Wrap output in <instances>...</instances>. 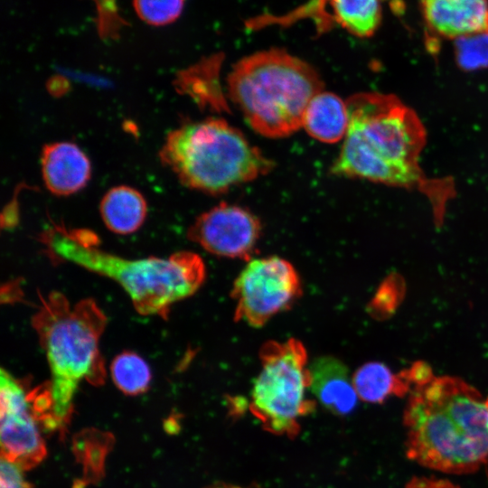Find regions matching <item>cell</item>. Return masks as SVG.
I'll list each match as a JSON object with an SVG mask.
<instances>
[{
	"mask_svg": "<svg viewBox=\"0 0 488 488\" xmlns=\"http://www.w3.org/2000/svg\"><path fill=\"white\" fill-rule=\"evenodd\" d=\"M346 103L349 125L333 174L424 192L439 185L419 168L426 131L412 109L397 98L372 92L356 94Z\"/></svg>",
	"mask_w": 488,
	"mask_h": 488,
	"instance_id": "obj_1",
	"label": "cell"
},
{
	"mask_svg": "<svg viewBox=\"0 0 488 488\" xmlns=\"http://www.w3.org/2000/svg\"><path fill=\"white\" fill-rule=\"evenodd\" d=\"M407 455L450 474H467L488 463V405L465 381L435 378L411 392L405 409Z\"/></svg>",
	"mask_w": 488,
	"mask_h": 488,
	"instance_id": "obj_2",
	"label": "cell"
},
{
	"mask_svg": "<svg viewBox=\"0 0 488 488\" xmlns=\"http://www.w3.org/2000/svg\"><path fill=\"white\" fill-rule=\"evenodd\" d=\"M42 238L55 258L117 282L142 315L166 319L170 307L192 296L206 276L203 260L190 251L166 258L127 259L99 249L97 237L89 230L53 227Z\"/></svg>",
	"mask_w": 488,
	"mask_h": 488,
	"instance_id": "obj_3",
	"label": "cell"
},
{
	"mask_svg": "<svg viewBox=\"0 0 488 488\" xmlns=\"http://www.w3.org/2000/svg\"><path fill=\"white\" fill-rule=\"evenodd\" d=\"M108 319L95 300L70 305L61 292L41 297L32 318L51 371L49 389L52 416L58 427L70 419L79 384L100 385L105 366L99 343Z\"/></svg>",
	"mask_w": 488,
	"mask_h": 488,
	"instance_id": "obj_4",
	"label": "cell"
},
{
	"mask_svg": "<svg viewBox=\"0 0 488 488\" xmlns=\"http://www.w3.org/2000/svg\"><path fill=\"white\" fill-rule=\"evenodd\" d=\"M230 99L257 133L288 136L302 127L311 99L323 90L318 72L282 49L239 60L227 80Z\"/></svg>",
	"mask_w": 488,
	"mask_h": 488,
	"instance_id": "obj_5",
	"label": "cell"
},
{
	"mask_svg": "<svg viewBox=\"0 0 488 488\" xmlns=\"http://www.w3.org/2000/svg\"><path fill=\"white\" fill-rule=\"evenodd\" d=\"M159 157L183 185L210 194L223 193L273 168V162L242 132L221 118L188 122L174 129Z\"/></svg>",
	"mask_w": 488,
	"mask_h": 488,
	"instance_id": "obj_6",
	"label": "cell"
},
{
	"mask_svg": "<svg viewBox=\"0 0 488 488\" xmlns=\"http://www.w3.org/2000/svg\"><path fill=\"white\" fill-rule=\"evenodd\" d=\"M259 359L249 409L265 430L293 438L300 431L299 418L315 407L305 398L311 385L306 350L295 338L268 341L261 346Z\"/></svg>",
	"mask_w": 488,
	"mask_h": 488,
	"instance_id": "obj_7",
	"label": "cell"
},
{
	"mask_svg": "<svg viewBox=\"0 0 488 488\" xmlns=\"http://www.w3.org/2000/svg\"><path fill=\"white\" fill-rule=\"evenodd\" d=\"M301 295L300 277L287 260L275 256L251 259L231 289L234 319L261 327L290 308Z\"/></svg>",
	"mask_w": 488,
	"mask_h": 488,
	"instance_id": "obj_8",
	"label": "cell"
},
{
	"mask_svg": "<svg viewBox=\"0 0 488 488\" xmlns=\"http://www.w3.org/2000/svg\"><path fill=\"white\" fill-rule=\"evenodd\" d=\"M2 458L29 469L46 455L37 420L23 385L7 371L0 373Z\"/></svg>",
	"mask_w": 488,
	"mask_h": 488,
	"instance_id": "obj_9",
	"label": "cell"
},
{
	"mask_svg": "<svg viewBox=\"0 0 488 488\" xmlns=\"http://www.w3.org/2000/svg\"><path fill=\"white\" fill-rule=\"evenodd\" d=\"M261 229L259 220L249 210L221 202L199 215L187 237L215 256L249 261Z\"/></svg>",
	"mask_w": 488,
	"mask_h": 488,
	"instance_id": "obj_10",
	"label": "cell"
},
{
	"mask_svg": "<svg viewBox=\"0 0 488 488\" xmlns=\"http://www.w3.org/2000/svg\"><path fill=\"white\" fill-rule=\"evenodd\" d=\"M382 0H311L285 17H311L323 33L336 23L350 33L367 38L379 28L382 19Z\"/></svg>",
	"mask_w": 488,
	"mask_h": 488,
	"instance_id": "obj_11",
	"label": "cell"
},
{
	"mask_svg": "<svg viewBox=\"0 0 488 488\" xmlns=\"http://www.w3.org/2000/svg\"><path fill=\"white\" fill-rule=\"evenodd\" d=\"M42 179L53 194L67 196L86 186L91 176L90 161L70 142H55L43 146L41 155Z\"/></svg>",
	"mask_w": 488,
	"mask_h": 488,
	"instance_id": "obj_12",
	"label": "cell"
},
{
	"mask_svg": "<svg viewBox=\"0 0 488 488\" xmlns=\"http://www.w3.org/2000/svg\"><path fill=\"white\" fill-rule=\"evenodd\" d=\"M420 5L427 26L441 36L488 31V0H420Z\"/></svg>",
	"mask_w": 488,
	"mask_h": 488,
	"instance_id": "obj_13",
	"label": "cell"
},
{
	"mask_svg": "<svg viewBox=\"0 0 488 488\" xmlns=\"http://www.w3.org/2000/svg\"><path fill=\"white\" fill-rule=\"evenodd\" d=\"M309 370L310 389L324 408L337 416L354 409L359 397L344 363L335 357L323 356L315 359Z\"/></svg>",
	"mask_w": 488,
	"mask_h": 488,
	"instance_id": "obj_14",
	"label": "cell"
},
{
	"mask_svg": "<svg viewBox=\"0 0 488 488\" xmlns=\"http://www.w3.org/2000/svg\"><path fill=\"white\" fill-rule=\"evenodd\" d=\"M349 125L347 103L334 93L322 90L309 102L302 127L324 143L343 140Z\"/></svg>",
	"mask_w": 488,
	"mask_h": 488,
	"instance_id": "obj_15",
	"label": "cell"
},
{
	"mask_svg": "<svg viewBox=\"0 0 488 488\" xmlns=\"http://www.w3.org/2000/svg\"><path fill=\"white\" fill-rule=\"evenodd\" d=\"M100 215L106 227L114 233L127 235L136 231L144 223L147 205L137 190L119 185L103 196Z\"/></svg>",
	"mask_w": 488,
	"mask_h": 488,
	"instance_id": "obj_16",
	"label": "cell"
},
{
	"mask_svg": "<svg viewBox=\"0 0 488 488\" xmlns=\"http://www.w3.org/2000/svg\"><path fill=\"white\" fill-rule=\"evenodd\" d=\"M352 383L363 401L380 403L389 396H403L411 388L404 374H394L385 364L371 361L361 366L353 374Z\"/></svg>",
	"mask_w": 488,
	"mask_h": 488,
	"instance_id": "obj_17",
	"label": "cell"
},
{
	"mask_svg": "<svg viewBox=\"0 0 488 488\" xmlns=\"http://www.w3.org/2000/svg\"><path fill=\"white\" fill-rule=\"evenodd\" d=\"M115 385L127 395H139L149 388L152 373L146 361L134 352H123L110 364Z\"/></svg>",
	"mask_w": 488,
	"mask_h": 488,
	"instance_id": "obj_18",
	"label": "cell"
},
{
	"mask_svg": "<svg viewBox=\"0 0 488 488\" xmlns=\"http://www.w3.org/2000/svg\"><path fill=\"white\" fill-rule=\"evenodd\" d=\"M185 0H133L136 15L146 24L164 26L181 15Z\"/></svg>",
	"mask_w": 488,
	"mask_h": 488,
	"instance_id": "obj_19",
	"label": "cell"
},
{
	"mask_svg": "<svg viewBox=\"0 0 488 488\" xmlns=\"http://www.w3.org/2000/svg\"><path fill=\"white\" fill-rule=\"evenodd\" d=\"M405 292L404 281L398 274L384 279L369 303V314L377 319H385L392 314L401 302Z\"/></svg>",
	"mask_w": 488,
	"mask_h": 488,
	"instance_id": "obj_20",
	"label": "cell"
},
{
	"mask_svg": "<svg viewBox=\"0 0 488 488\" xmlns=\"http://www.w3.org/2000/svg\"><path fill=\"white\" fill-rule=\"evenodd\" d=\"M455 46L456 61L463 69L488 66V31L459 37Z\"/></svg>",
	"mask_w": 488,
	"mask_h": 488,
	"instance_id": "obj_21",
	"label": "cell"
},
{
	"mask_svg": "<svg viewBox=\"0 0 488 488\" xmlns=\"http://www.w3.org/2000/svg\"><path fill=\"white\" fill-rule=\"evenodd\" d=\"M96 10L95 23L98 34L102 40H115L119 37L123 27L128 25L120 15L117 0H91Z\"/></svg>",
	"mask_w": 488,
	"mask_h": 488,
	"instance_id": "obj_22",
	"label": "cell"
},
{
	"mask_svg": "<svg viewBox=\"0 0 488 488\" xmlns=\"http://www.w3.org/2000/svg\"><path fill=\"white\" fill-rule=\"evenodd\" d=\"M0 486L1 488H30L23 479L22 468L5 458H1Z\"/></svg>",
	"mask_w": 488,
	"mask_h": 488,
	"instance_id": "obj_23",
	"label": "cell"
},
{
	"mask_svg": "<svg viewBox=\"0 0 488 488\" xmlns=\"http://www.w3.org/2000/svg\"><path fill=\"white\" fill-rule=\"evenodd\" d=\"M411 386V392L431 382L435 377L431 368L423 361L414 363L409 369L404 371Z\"/></svg>",
	"mask_w": 488,
	"mask_h": 488,
	"instance_id": "obj_24",
	"label": "cell"
},
{
	"mask_svg": "<svg viewBox=\"0 0 488 488\" xmlns=\"http://www.w3.org/2000/svg\"><path fill=\"white\" fill-rule=\"evenodd\" d=\"M406 488H459L447 480L436 478H414L406 486Z\"/></svg>",
	"mask_w": 488,
	"mask_h": 488,
	"instance_id": "obj_25",
	"label": "cell"
},
{
	"mask_svg": "<svg viewBox=\"0 0 488 488\" xmlns=\"http://www.w3.org/2000/svg\"><path fill=\"white\" fill-rule=\"evenodd\" d=\"M216 488H241V487H234V486H222V487H216ZM249 488H258V487H249Z\"/></svg>",
	"mask_w": 488,
	"mask_h": 488,
	"instance_id": "obj_26",
	"label": "cell"
}]
</instances>
